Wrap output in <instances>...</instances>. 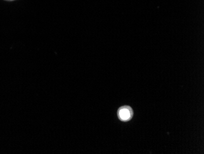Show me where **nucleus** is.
I'll return each instance as SVG.
<instances>
[{
	"instance_id": "nucleus-1",
	"label": "nucleus",
	"mask_w": 204,
	"mask_h": 154,
	"mask_svg": "<svg viewBox=\"0 0 204 154\" xmlns=\"http://www.w3.org/2000/svg\"><path fill=\"white\" fill-rule=\"evenodd\" d=\"M118 116L122 121H128L133 117V111L129 106H123L118 111Z\"/></svg>"
}]
</instances>
